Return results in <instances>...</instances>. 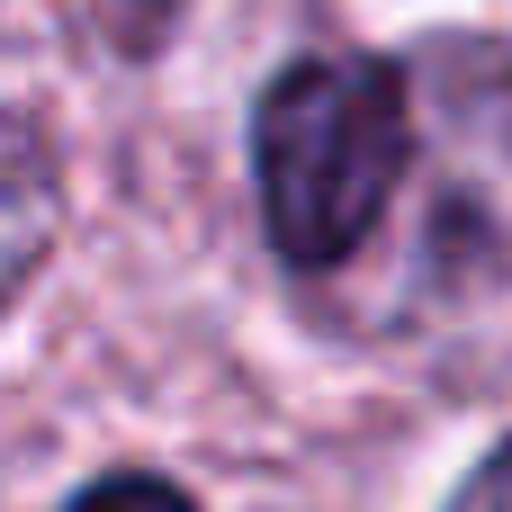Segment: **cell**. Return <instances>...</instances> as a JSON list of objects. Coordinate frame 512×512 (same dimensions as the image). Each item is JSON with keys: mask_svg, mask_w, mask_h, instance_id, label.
Here are the masks:
<instances>
[{"mask_svg": "<svg viewBox=\"0 0 512 512\" xmlns=\"http://www.w3.org/2000/svg\"><path fill=\"white\" fill-rule=\"evenodd\" d=\"M396 81V189L306 297L342 342L477 378L512 360V36H423L396 54Z\"/></svg>", "mask_w": 512, "mask_h": 512, "instance_id": "cell-1", "label": "cell"}, {"mask_svg": "<svg viewBox=\"0 0 512 512\" xmlns=\"http://www.w3.org/2000/svg\"><path fill=\"white\" fill-rule=\"evenodd\" d=\"M396 153H405L396 54H306L261 90V117H252L261 225L306 288L369 243L396 189Z\"/></svg>", "mask_w": 512, "mask_h": 512, "instance_id": "cell-2", "label": "cell"}, {"mask_svg": "<svg viewBox=\"0 0 512 512\" xmlns=\"http://www.w3.org/2000/svg\"><path fill=\"white\" fill-rule=\"evenodd\" d=\"M54 216H63V180H54V153L27 117L0 108V306L18 297V279L45 261L54 243Z\"/></svg>", "mask_w": 512, "mask_h": 512, "instance_id": "cell-3", "label": "cell"}, {"mask_svg": "<svg viewBox=\"0 0 512 512\" xmlns=\"http://www.w3.org/2000/svg\"><path fill=\"white\" fill-rule=\"evenodd\" d=\"M72 512H198L171 477H99L90 495H72Z\"/></svg>", "mask_w": 512, "mask_h": 512, "instance_id": "cell-4", "label": "cell"}, {"mask_svg": "<svg viewBox=\"0 0 512 512\" xmlns=\"http://www.w3.org/2000/svg\"><path fill=\"white\" fill-rule=\"evenodd\" d=\"M450 512H512V441L468 477V486H459V504H450Z\"/></svg>", "mask_w": 512, "mask_h": 512, "instance_id": "cell-5", "label": "cell"}]
</instances>
